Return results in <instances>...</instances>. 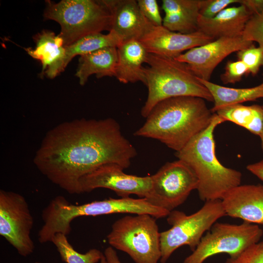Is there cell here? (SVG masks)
<instances>
[{
	"label": "cell",
	"instance_id": "4fadbf2b",
	"mask_svg": "<svg viewBox=\"0 0 263 263\" xmlns=\"http://www.w3.org/2000/svg\"><path fill=\"white\" fill-rule=\"evenodd\" d=\"M253 44L242 36L221 38L193 48L175 59L186 64L198 78L210 81L213 72L225 57Z\"/></svg>",
	"mask_w": 263,
	"mask_h": 263
},
{
	"label": "cell",
	"instance_id": "4dcf8cb0",
	"mask_svg": "<svg viewBox=\"0 0 263 263\" xmlns=\"http://www.w3.org/2000/svg\"><path fill=\"white\" fill-rule=\"evenodd\" d=\"M239 0H201L200 15L207 18H212Z\"/></svg>",
	"mask_w": 263,
	"mask_h": 263
},
{
	"label": "cell",
	"instance_id": "2e32d148",
	"mask_svg": "<svg viewBox=\"0 0 263 263\" xmlns=\"http://www.w3.org/2000/svg\"><path fill=\"white\" fill-rule=\"evenodd\" d=\"M221 200L226 216L263 224V185H240Z\"/></svg>",
	"mask_w": 263,
	"mask_h": 263
},
{
	"label": "cell",
	"instance_id": "ba28073f",
	"mask_svg": "<svg viewBox=\"0 0 263 263\" xmlns=\"http://www.w3.org/2000/svg\"><path fill=\"white\" fill-rule=\"evenodd\" d=\"M226 216L221 199L205 202L196 212L188 215L173 210L167 216L171 227L160 233L161 263H166L177 249L188 245L193 252L217 221Z\"/></svg>",
	"mask_w": 263,
	"mask_h": 263
},
{
	"label": "cell",
	"instance_id": "836d02e7",
	"mask_svg": "<svg viewBox=\"0 0 263 263\" xmlns=\"http://www.w3.org/2000/svg\"><path fill=\"white\" fill-rule=\"evenodd\" d=\"M104 255L107 263H122L118 258L116 252L111 246H109L105 249Z\"/></svg>",
	"mask_w": 263,
	"mask_h": 263
},
{
	"label": "cell",
	"instance_id": "9a60e30c",
	"mask_svg": "<svg viewBox=\"0 0 263 263\" xmlns=\"http://www.w3.org/2000/svg\"><path fill=\"white\" fill-rule=\"evenodd\" d=\"M111 17L109 32L115 34L121 43L139 40L153 25L142 14L134 0H102Z\"/></svg>",
	"mask_w": 263,
	"mask_h": 263
},
{
	"label": "cell",
	"instance_id": "d6a6232c",
	"mask_svg": "<svg viewBox=\"0 0 263 263\" xmlns=\"http://www.w3.org/2000/svg\"><path fill=\"white\" fill-rule=\"evenodd\" d=\"M246 169L263 182V159L248 165Z\"/></svg>",
	"mask_w": 263,
	"mask_h": 263
},
{
	"label": "cell",
	"instance_id": "44dd1931",
	"mask_svg": "<svg viewBox=\"0 0 263 263\" xmlns=\"http://www.w3.org/2000/svg\"><path fill=\"white\" fill-rule=\"evenodd\" d=\"M80 56L75 75L80 85H84L90 76L94 74L98 78L115 76L116 47L102 48Z\"/></svg>",
	"mask_w": 263,
	"mask_h": 263
},
{
	"label": "cell",
	"instance_id": "277c9868",
	"mask_svg": "<svg viewBox=\"0 0 263 263\" xmlns=\"http://www.w3.org/2000/svg\"><path fill=\"white\" fill-rule=\"evenodd\" d=\"M169 212L152 205L145 198H110L75 205L70 203L65 197L58 195L53 198L42 211L43 224L38 231V239L40 243L44 244L51 242L56 233L68 236L72 230V221L82 216L118 213L147 214L159 219L167 217Z\"/></svg>",
	"mask_w": 263,
	"mask_h": 263
},
{
	"label": "cell",
	"instance_id": "603a6c76",
	"mask_svg": "<svg viewBox=\"0 0 263 263\" xmlns=\"http://www.w3.org/2000/svg\"><path fill=\"white\" fill-rule=\"evenodd\" d=\"M34 38L36 47L26 50L32 57L40 61L43 74L46 68V71L50 70L60 61L65 54V47L62 38L49 31H43Z\"/></svg>",
	"mask_w": 263,
	"mask_h": 263
},
{
	"label": "cell",
	"instance_id": "8d00e7d4",
	"mask_svg": "<svg viewBox=\"0 0 263 263\" xmlns=\"http://www.w3.org/2000/svg\"><path fill=\"white\" fill-rule=\"evenodd\" d=\"M35 263H44L40 262H36Z\"/></svg>",
	"mask_w": 263,
	"mask_h": 263
},
{
	"label": "cell",
	"instance_id": "f546056e",
	"mask_svg": "<svg viewBox=\"0 0 263 263\" xmlns=\"http://www.w3.org/2000/svg\"><path fill=\"white\" fill-rule=\"evenodd\" d=\"M137 1L142 14L153 25H163V19L156 0H138Z\"/></svg>",
	"mask_w": 263,
	"mask_h": 263
},
{
	"label": "cell",
	"instance_id": "7402d4cb",
	"mask_svg": "<svg viewBox=\"0 0 263 263\" xmlns=\"http://www.w3.org/2000/svg\"><path fill=\"white\" fill-rule=\"evenodd\" d=\"M198 79L208 90L213 97L214 105L210 109L212 113L228 106L263 98V82L251 88H229L210 81Z\"/></svg>",
	"mask_w": 263,
	"mask_h": 263
},
{
	"label": "cell",
	"instance_id": "8fae6325",
	"mask_svg": "<svg viewBox=\"0 0 263 263\" xmlns=\"http://www.w3.org/2000/svg\"><path fill=\"white\" fill-rule=\"evenodd\" d=\"M34 222L23 196L0 190V235L23 257L31 255L35 249L31 235Z\"/></svg>",
	"mask_w": 263,
	"mask_h": 263
},
{
	"label": "cell",
	"instance_id": "484cf974",
	"mask_svg": "<svg viewBox=\"0 0 263 263\" xmlns=\"http://www.w3.org/2000/svg\"><path fill=\"white\" fill-rule=\"evenodd\" d=\"M238 59L246 66L248 74L256 75L263 66V49L255 47L254 44L237 52Z\"/></svg>",
	"mask_w": 263,
	"mask_h": 263
},
{
	"label": "cell",
	"instance_id": "d590c367",
	"mask_svg": "<svg viewBox=\"0 0 263 263\" xmlns=\"http://www.w3.org/2000/svg\"><path fill=\"white\" fill-rule=\"evenodd\" d=\"M99 263H107L104 255L102 257Z\"/></svg>",
	"mask_w": 263,
	"mask_h": 263
},
{
	"label": "cell",
	"instance_id": "d6986e66",
	"mask_svg": "<svg viewBox=\"0 0 263 263\" xmlns=\"http://www.w3.org/2000/svg\"><path fill=\"white\" fill-rule=\"evenodd\" d=\"M201 0H163L165 15L163 26L168 30L182 34L198 30Z\"/></svg>",
	"mask_w": 263,
	"mask_h": 263
},
{
	"label": "cell",
	"instance_id": "6da1fadb",
	"mask_svg": "<svg viewBox=\"0 0 263 263\" xmlns=\"http://www.w3.org/2000/svg\"><path fill=\"white\" fill-rule=\"evenodd\" d=\"M137 155L114 119H75L48 131L33 162L52 183L70 194L81 193L79 180L108 163L130 167Z\"/></svg>",
	"mask_w": 263,
	"mask_h": 263
},
{
	"label": "cell",
	"instance_id": "30bf717a",
	"mask_svg": "<svg viewBox=\"0 0 263 263\" xmlns=\"http://www.w3.org/2000/svg\"><path fill=\"white\" fill-rule=\"evenodd\" d=\"M150 176L151 188L145 198L152 205L169 212L183 204L198 187L194 172L180 159L167 162Z\"/></svg>",
	"mask_w": 263,
	"mask_h": 263
},
{
	"label": "cell",
	"instance_id": "5b68a950",
	"mask_svg": "<svg viewBox=\"0 0 263 263\" xmlns=\"http://www.w3.org/2000/svg\"><path fill=\"white\" fill-rule=\"evenodd\" d=\"M146 63L144 71L148 94L141 111L143 117L146 118L159 102L172 97L194 96L213 102L208 90L186 64L150 53Z\"/></svg>",
	"mask_w": 263,
	"mask_h": 263
},
{
	"label": "cell",
	"instance_id": "7c38bea8",
	"mask_svg": "<svg viewBox=\"0 0 263 263\" xmlns=\"http://www.w3.org/2000/svg\"><path fill=\"white\" fill-rule=\"evenodd\" d=\"M115 163L103 165L83 176L79 180L81 193L98 188L111 189L121 198L135 194L145 198L151 186V176L140 177L125 173Z\"/></svg>",
	"mask_w": 263,
	"mask_h": 263
},
{
	"label": "cell",
	"instance_id": "f1b7e54d",
	"mask_svg": "<svg viewBox=\"0 0 263 263\" xmlns=\"http://www.w3.org/2000/svg\"><path fill=\"white\" fill-rule=\"evenodd\" d=\"M248 74V69L243 61L239 60L229 61L220 78L224 84H235L241 81L244 75Z\"/></svg>",
	"mask_w": 263,
	"mask_h": 263
},
{
	"label": "cell",
	"instance_id": "3957f363",
	"mask_svg": "<svg viewBox=\"0 0 263 263\" xmlns=\"http://www.w3.org/2000/svg\"><path fill=\"white\" fill-rule=\"evenodd\" d=\"M225 121L213 113L207 128L192 138L175 155L186 163L196 175L200 199L206 202L222 199L233 188L241 185L242 174L222 165L215 153L214 132Z\"/></svg>",
	"mask_w": 263,
	"mask_h": 263
},
{
	"label": "cell",
	"instance_id": "83f0119b",
	"mask_svg": "<svg viewBox=\"0 0 263 263\" xmlns=\"http://www.w3.org/2000/svg\"><path fill=\"white\" fill-rule=\"evenodd\" d=\"M225 263H263V241L249 246L235 256L229 257Z\"/></svg>",
	"mask_w": 263,
	"mask_h": 263
},
{
	"label": "cell",
	"instance_id": "9c48e42d",
	"mask_svg": "<svg viewBox=\"0 0 263 263\" xmlns=\"http://www.w3.org/2000/svg\"><path fill=\"white\" fill-rule=\"evenodd\" d=\"M263 235V230L257 224L216 222L183 263H203L209 257L221 253L235 256L259 242Z\"/></svg>",
	"mask_w": 263,
	"mask_h": 263
},
{
	"label": "cell",
	"instance_id": "8992f818",
	"mask_svg": "<svg viewBox=\"0 0 263 263\" xmlns=\"http://www.w3.org/2000/svg\"><path fill=\"white\" fill-rule=\"evenodd\" d=\"M44 17L60 26L58 35L64 47L90 34L110 31V13L102 0L46 1Z\"/></svg>",
	"mask_w": 263,
	"mask_h": 263
},
{
	"label": "cell",
	"instance_id": "d4e9b609",
	"mask_svg": "<svg viewBox=\"0 0 263 263\" xmlns=\"http://www.w3.org/2000/svg\"><path fill=\"white\" fill-rule=\"evenodd\" d=\"M67 236L62 233H56L51 242L56 247L62 261L66 263H97L100 262L104 254L99 250L93 248L84 254L79 253L69 243Z\"/></svg>",
	"mask_w": 263,
	"mask_h": 263
},
{
	"label": "cell",
	"instance_id": "cb8c5ba5",
	"mask_svg": "<svg viewBox=\"0 0 263 263\" xmlns=\"http://www.w3.org/2000/svg\"><path fill=\"white\" fill-rule=\"evenodd\" d=\"M215 113L225 121L232 122L255 135L260 137L263 132V109L261 105L235 104L221 108Z\"/></svg>",
	"mask_w": 263,
	"mask_h": 263
},
{
	"label": "cell",
	"instance_id": "ffe728a7",
	"mask_svg": "<svg viewBox=\"0 0 263 263\" xmlns=\"http://www.w3.org/2000/svg\"><path fill=\"white\" fill-rule=\"evenodd\" d=\"M118 37L112 32L108 34L97 33L86 36L65 47V54L60 61L45 73L54 78L63 72L70 61L76 56H83L107 47L117 48L121 44Z\"/></svg>",
	"mask_w": 263,
	"mask_h": 263
},
{
	"label": "cell",
	"instance_id": "1f68e13d",
	"mask_svg": "<svg viewBox=\"0 0 263 263\" xmlns=\"http://www.w3.org/2000/svg\"><path fill=\"white\" fill-rule=\"evenodd\" d=\"M238 3L244 5L251 15L263 13V0H239Z\"/></svg>",
	"mask_w": 263,
	"mask_h": 263
},
{
	"label": "cell",
	"instance_id": "52a82bcc",
	"mask_svg": "<svg viewBox=\"0 0 263 263\" xmlns=\"http://www.w3.org/2000/svg\"><path fill=\"white\" fill-rule=\"evenodd\" d=\"M156 219L147 214L125 216L113 224L107 242L110 246L128 254L135 263H158L160 232Z\"/></svg>",
	"mask_w": 263,
	"mask_h": 263
},
{
	"label": "cell",
	"instance_id": "4316f807",
	"mask_svg": "<svg viewBox=\"0 0 263 263\" xmlns=\"http://www.w3.org/2000/svg\"><path fill=\"white\" fill-rule=\"evenodd\" d=\"M242 37L246 40L257 42L259 46L263 49V13L251 16Z\"/></svg>",
	"mask_w": 263,
	"mask_h": 263
},
{
	"label": "cell",
	"instance_id": "ac0fdd59",
	"mask_svg": "<svg viewBox=\"0 0 263 263\" xmlns=\"http://www.w3.org/2000/svg\"><path fill=\"white\" fill-rule=\"evenodd\" d=\"M117 61L115 77L127 84L146 80L143 64L146 63L149 53L141 42L132 39L121 43L117 48Z\"/></svg>",
	"mask_w": 263,
	"mask_h": 263
},
{
	"label": "cell",
	"instance_id": "e575fe53",
	"mask_svg": "<svg viewBox=\"0 0 263 263\" xmlns=\"http://www.w3.org/2000/svg\"><path fill=\"white\" fill-rule=\"evenodd\" d=\"M262 108L263 109V104L262 105ZM260 140H261V149H262V150L263 152V132L262 133V134L261 135V136H260Z\"/></svg>",
	"mask_w": 263,
	"mask_h": 263
},
{
	"label": "cell",
	"instance_id": "e0dca14e",
	"mask_svg": "<svg viewBox=\"0 0 263 263\" xmlns=\"http://www.w3.org/2000/svg\"><path fill=\"white\" fill-rule=\"evenodd\" d=\"M251 16L241 4L227 7L212 18L200 15L198 19V30L214 39L242 36Z\"/></svg>",
	"mask_w": 263,
	"mask_h": 263
},
{
	"label": "cell",
	"instance_id": "5bb4252c",
	"mask_svg": "<svg viewBox=\"0 0 263 263\" xmlns=\"http://www.w3.org/2000/svg\"><path fill=\"white\" fill-rule=\"evenodd\" d=\"M214 40L199 30L182 34L170 31L162 25L153 26L139 41L150 54L175 58L185 51Z\"/></svg>",
	"mask_w": 263,
	"mask_h": 263
},
{
	"label": "cell",
	"instance_id": "7a4b0ae2",
	"mask_svg": "<svg viewBox=\"0 0 263 263\" xmlns=\"http://www.w3.org/2000/svg\"><path fill=\"white\" fill-rule=\"evenodd\" d=\"M213 114L203 98H168L153 107L134 135L156 139L178 152L207 127Z\"/></svg>",
	"mask_w": 263,
	"mask_h": 263
}]
</instances>
